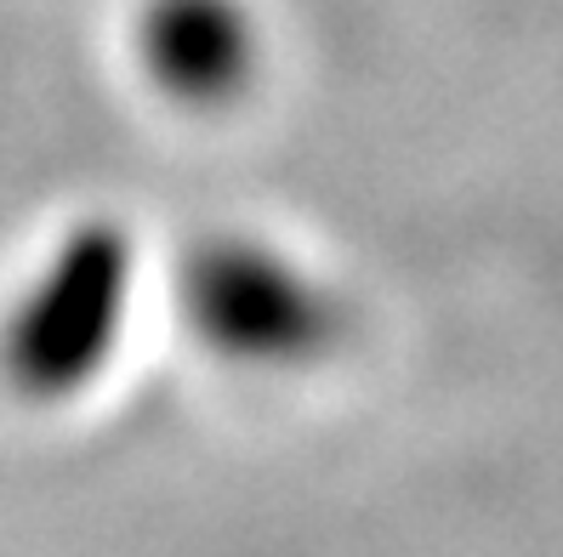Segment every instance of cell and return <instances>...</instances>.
Segmentation results:
<instances>
[{
  "instance_id": "1",
  "label": "cell",
  "mask_w": 563,
  "mask_h": 557,
  "mask_svg": "<svg viewBox=\"0 0 563 557\" xmlns=\"http://www.w3.org/2000/svg\"><path fill=\"white\" fill-rule=\"evenodd\" d=\"M137 239L114 216H80L0 313V381L29 404H69L97 387L125 342Z\"/></svg>"
},
{
  "instance_id": "2",
  "label": "cell",
  "mask_w": 563,
  "mask_h": 557,
  "mask_svg": "<svg viewBox=\"0 0 563 557\" xmlns=\"http://www.w3.org/2000/svg\"><path fill=\"white\" fill-rule=\"evenodd\" d=\"M183 319L234 370H313L347 336V302L319 268L256 234L200 239L177 279Z\"/></svg>"
},
{
  "instance_id": "3",
  "label": "cell",
  "mask_w": 563,
  "mask_h": 557,
  "mask_svg": "<svg viewBox=\"0 0 563 557\" xmlns=\"http://www.w3.org/2000/svg\"><path fill=\"white\" fill-rule=\"evenodd\" d=\"M137 52L148 80L183 109H228L256 80V29L240 0H148Z\"/></svg>"
}]
</instances>
